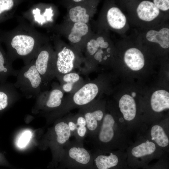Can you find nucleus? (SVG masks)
<instances>
[{
  "mask_svg": "<svg viewBox=\"0 0 169 169\" xmlns=\"http://www.w3.org/2000/svg\"><path fill=\"white\" fill-rule=\"evenodd\" d=\"M60 169H93L92 153L75 140L69 141L64 147L59 163Z\"/></svg>",
  "mask_w": 169,
  "mask_h": 169,
  "instance_id": "obj_4",
  "label": "nucleus"
},
{
  "mask_svg": "<svg viewBox=\"0 0 169 169\" xmlns=\"http://www.w3.org/2000/svg\"><path fill=\"white\" fill-rule=\"evenodd\" d=\"M61 84L66 83L74 86V84L79 81L80 77L77 73L72 72L65 74L57 77Z\"/></svg>",
  "mask_w": 169,
  "mask_h": 169,
  "instance_id": "obj_28",
  "label": "nucleus"
},
{
  "mask_svg": "<svg viewBox=\"0 0 169 169\" xmlns=\"http://www.w3.org/2000/svg\"><path fill=\"white\" fill-rule=\"evenodd\" d=\"M16 77L14 85L27 99L36 98L44 89L42 79L34 59L19 70Z\"/></svg>",
  "mask_w": 169,
  "mask_h": 169,
  "instance_id": "obj_7",
  "label": "nucleus"
},
{
  "mask_svg": "<svg viewBox=\"0 0 169 169\" xmlns=\"http://www.w3.org/2000/svg\"><path fill=\"white\" fill-rule=\"evenodd\" d=\"M169 154L166 155L141 169H169Z\"/></svg>",
  "mask_w": 169,
  "mask_h": 169,
  "instance_id": "obj_27",
  "label": "nucleus"
},
{
  "mask_svg": "<svg viewBox=\"0 0 169 169\" xmlns=\"http://www.w3.org/2000/svg\"><path fill=\"white\" fill-rule=\"evenodd\" d=\"M54 42V68L55 77L73 72L79 66L84 58L82 53L59 38Z\"/></svg>",
  "mask_w": 169,
  "mask_h": 169,
  "instance_id": "obj_5",
  "label": "nucleus"
},
{
  "mask_svg": "<svg viewBox=\"0 0 169 169\" xmlns=\"http://www.w3.org/2000/svg\"><path fill=\"white\" fill-rule=\"evenodd\" d=\"M57 28L58 32L66 38L71 46L81 52L94 32L90 23L65 21L58 26Z\"/></svg>",
  "mask_w": 169,
  "mask_h": 169,
  "instance_id": "obj_8",
  "label": "nucleus"
},
{
  "mask_svg": "<svg viewBox=\"0 0 169 169\" xmlns=\"http://www.w3.org/2000/svg\"><path fill=\"white\" fill-rule=\"evenodd\" d=\"M152 2L160 10L163 11H168L169 9V0H154Z\"/></svg>",
  "mask_w": 169,
  "mask_h": 169,
  "instance_id": "obj_30",
  "label": "nucleus"
},
{
  "mask_svg": "<svg viewBox=\"0 0 169 169\" xmlns=\"http://www.w3.org/2000/svg\"><path fill=\"white\" fill-rule=\"evenodd\" d=\"M41 11V13L40 8L38 7L33 9L34 21L41 25H48L54 22L57 12L54 6L49 5H45L44 9H42Z\"/></svg>",
  "mask_w": 169,
  "mask_h": 169,
  "instance_id": "obj_24",
  "label": "nucleus"
},
{
  "mask_svg": "<svg viewBox=\"0 0 169 169\" xmlns=\"http://www.w3.org/2000/svg\"><path fill=\"white\" fill-rule=\"evenodd\" d=\"M12 63L2 48L0 41V84L6 82L8 78L10 76H17L19 70H15L13 68Z\"/></svg>",
  "mask_w": 169,
  "mask_h": 169,
  "instance_id": "obj_23",
  "label": "nucleus"
},
{
  "mask_svg": "<svg viewBox=\"0 0 169 169\" xmlns=\"http://www.w3.org/2000/svg\"><path fill=\"white\" fill-rule=\"evenodd\" d=\"M74 115L76 125V130L74 136L75 140L83 143L88 134L86 120L83 115L79 112Z\"/></svg>",
  "mask_w": 169,
  "mask_h": 169,
  "instance_id": "obj_25",
  "label": "nucleus"
},
{
  "mask_svg": "<svg viewBox=\"0 0 169 169\" xmlns=\"http://www.w3.org/2000/svg\"><path fill=\"white\" fill-rule=\"evenodd\" d=\"M151 110L155 113L160 114L168 110L169 93L163 90H158L153 93L151 99Z\"/></svg>",
  "mask_w": 169,
  "mask_h": 169,
  "instance_id": "obj_21",
  "label": "nucleus"
},
{
  "mask_svg": "<svg viewBox=\"0 0 169 169\" xmlns=\"http://www.w3.org/2000/svg\"><path fill=\"white\" fill-rule=\"evenodd\" d=\"M129 169H141L169 154L141 135L136 137L125 151Z\"/></svg>",
  "mask_w": 169,
  "mask_h": 169,
  "instance_id": "obj_3",
  "label": "nucleus"
},
{
  "mask_svg": "<svg viewBox=\"0 0 169 169\" xmlns=\"http://www.w3.org/2000/svg\"><path fill=\"white\" fill-rule=\"evenodd\" d=\"M50 132L49 143L54 155L49 167L53 168L57 166L64 147L72 136L65 117L59 118Z\"/></svg>",
  "mask_w": 169,
  "mask_h": 169,
  "instance_id": "obj_11",
  "label": "nucleus"
},
{
  "mask_svg": "<svg viewBox=\"0 0 169 169\" xmlns=\"http://www.w3.org/2000/svg\"><path fill=\"white\" fill-rule=\"evenodd\" d=\"M136 13L140 20L149 22L158 18L160 14V11L152 2L144 0L141 2L138 5Z\"/></svg>",
  "mask_w": 169,
  "mask_h": 169,
  "instance_id": "obj_20",
  "label": "nucleus"
},
{
  "mask_svg": "<svg viewBox=\"0 0 169 169\" xmlns=\"http://www.w3.org/2000/svg\"><path fill=\"white\" fill-rule=\"evenodd\" d=\"M51 169H60L58 168H50Z\"/></svg>",
  "mask_w": 169,
  "mask_h": 169,
  "instance_id": "obj_31",
  "label": "nucleus"
},
{
  "mask_svg": "<svg viewBox=\"0 0 169 169\" xmlns=\"http://www.w3.org/2000/svg\"><path fill=\"white\" fill-rule=\"evenodd\" d=\"M99 91L98 84L94 82H90L84 84L73 93L70 98V102H71L62 105L55 111L56 116L59 118L61 117L73 108H80L92 103Z\"/></svg>",
  "mask_w": 169,
  "mask_h": 169,
  "instance_id": "obj_9",
  "label": "nucleus"
},
{
  "mask_svg": "<svg viewBox=\"0 0 169 169\" xmlns=\"http://www.w3.org/2000/svg\"><path fill=\"white\" fill-rule=\"evenodd\" d=\"M105 20L107 26L115 30L123 28L126 18L121 11L117 7L111 6L107 8L105 14Z\"/></svg>",
  "mask_w": 169,
  "mask_h": 169,
  "instance_id": "obj_19",
  "label": "nucleus"
},
{
  "mask_svg": "<svg viewBox=\"0 0 169 169\" xmlns=\"http://www.w3.org/2000/svg\"><path fill=\"white\" fill-rule=\"evenodd\" d=\"M32 136L31 131L26 130L23 131L19 137L17 143L18 147L23 148L26 146Z\"/></svg>",
  "mask_w": 169,
  "mask_h": 169,
  "instance_id": "obj_29",
  "label": "nucleus"
},
{
  "mask_svg": "<svg viewBox=\"0 0 169 169\" xmlns=\"http://www.w3.org/2000/svg\"><path fill=\"white\" fill-rule=\"evenodd\" d=\"M98 2V1L93 0L65 1V6L67 9L65 21L89 23L95 13Z\"/></svg>",
  "mask_w": 169,
  "mask_h": 169,
  "instance_id": "obj_10",
  "label": "nucleus"
},
{
  "mask_svg": "<svg viewBox=\"0 0 169 169\" xmlns=\"http://www.w3.org/2000/svg\"><path fill=\"white\" fill-rule=\"evenodd\" d=\"M90 139L94 150L102 152L125 151L133 141L120 115L111 110L105 111L98 131Z\"/></svg>",
  "mask_w": 169,
  "mask_h": 169,
  "instance_id": "obj_2",
  "label": "nucleus"
},
{
  "mask_svg": "<svg viewBox=\"0 0 169 169\" xmlns=\"http://www.w3.org/2000/svg\"><path fill=\"white\" fill-rule=\"evenodd\" d=\"M93 169H129L125 151L120 150L102 152L94 150Z\"/></svg>",
  "mask_w": 169,
  "mask_h": 169,
  "instance_id": "obj_12",
  "label": "nucleus"
},
{
  "mask_svg": "<svg viewBox=\"0 0 169 169\" xmlns=\"http://www.w3.org/2000/svg\"><path fill=\"white\" fill-rule=\"evenodd\" d=\"M54 51L47 42L39 50L34 59L36 67L42 79L44 89L55 77Z\"/></svg>",
  "mask_w": 169,
  "mask_h": 169,
  "instance_id": "obj_13",
  "label": "nucleus"
},
{
  "mask_svg": "<svg viewBox=\"0 0 169 169\" xmlns=\"http://www.w3.org/2000/svg\"><path fill=\"white\" fill-rule=\"evenodd\" d=\"M19 97L20 95L13 84H0V112L16 102Z\"/></svg>",
  "mask_w": 169,
  "mask_h": 169,
  "instance_id": "obj_17",
  "label": "nucleus"
},
{
  "mask_svg": "<svg viewBox=\"0 0 169 169\" xmlns=\"http://www.w3.org/2000/svg\"><path fill=\"white\" fill-rule=\"evenodd\" d=\"M149 125L142 134L154 142L166 153L169 154V125L168 119Z\"/></svg>",
  "mask_w": 169,
  "mask_h": 169,
  "instance_id": "obj_15",
  "label": "nucleus"
},
{
  "mask_svg": "<svg viewBox=\"0 0 169 169\" xmlns=\"http://www.w3.org/2000/svg\"><path fill=\"white\" fill-rule=\"evenodd\" d=\"M16 1L0 0V23L10 18L16 7Z\"/></svg>",
  "mask_w": 169,
  "mask_h": 169,
  "instance_id": "obj_26",
  "label": "nucleus"
},
{
  "mask_svg": "<svg viewBox=\"0 0 169 169\" xmlns=\"http://www.w3.org/2000/svg\"><path fill=\"white\" fill-rule=\"evenodd\" d=\"M145 37L147 41L157 44L162 49L169 48V29L167 27H162L158 30L151 29L147 32Z\"/></svg>",
  "mask_w": 169,
  "mask_h": 169,
  "instance_id": "obj_22",
  "label": "nucleus"
},
{
  "mask_svg": "<svg viewBox=\"0 0 169 169\" xmlns=\"http://www.w3.org/2000/svg\"><path fill=\"white\" fill-rule=\"evenodd\" d=\"M63 92L60 86L53 83L50 90L42 91L36 97L34 109L48 112L56 110L62 104Z\"/></svg>",
  "mask_w": 169,
  "mask_h": 169,
  "instance_id": "obj_14",
  "label": "nucleus"
},
{
  "mask_svg": "<svg viewBox=\"0 0 169 169\" xmlns=\"http://www.w3.org/2000/svg\"><path fill=\"white\" fill-rule=\"evenodd\" d=\"M0 41L5 44L7 56L12 63L20 59L26 65L35 59L39 49L48 42V39L30 26L23 25L11 31L0 30Z\"/></svg>",
  "mask_w": 169,
  "mask_h": 169,
  "instance_id": "obj_1",
  "label": "nucleus"
},
{
  "mask_svg": "<svg viewBox=\"0 0 169 169\" xmlns=\"http://www.w3.org/2000/svg\"><path fill=\"white\" fill-rule=\"evenodd\" d=\"M126 65L133 71L141 70L145 64V58L143 53L138 48L131 47L127 49L124 55Z\"/></svg>",
  "mask_w": 169,
  "mask_h": 169,
  "instance_id": "obj_18",
  "label": "nucleus"
},
{
  "mask_svg": "<svg viewBox=\"0 0 169 169\" xmlns=\"http://www.w3.org/2000/svg\"><path fill=\"white\" fill-rule=\"evenodd\" d=\"M113 47L105 35L94 32L87 41L82 54L84 53V62L89 68H93L96 65L108 60L112 53Z\"/></svg>",
  "mask_w": 169,
  "mask_h": 169,
  "instance_id": "obj_6",
  "label": "nucleus"
},
{
  "mask_svg": "<svg viewBox=\"0 0 169 169\" xmlns=\"http://www.w3.org/2000/svg\"><path fill=\"white\" fill-rule=\"evenodd\" d=\"M79 108V112L83 115L86 121L87 136L91 139L98 131L106 110L103 107L93 102Z\"/></svg>",
  "mask_w": 169,
  "mask_h": 169,
  "instance_id": "obj_16",
  "label": "nucleus"
}]
</instances>
